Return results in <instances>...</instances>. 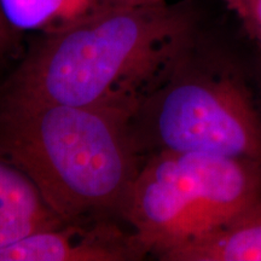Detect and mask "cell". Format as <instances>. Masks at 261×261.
<instances>
[{
  "label": "cell",
  "instance_id": "obj_5",
  "mask_svg": "<svg viewBox=\"0 0 261 261\" xmlns=\"http://www.w3.org/2000/svg\"><path fill=\"white\" fill-rule=\"evenodd\" d=\"M114 217L62 221L0 248V261H132L148 255L133 228Z\"/></svg>",
  "mask_w": 261,
  "mask_h": 261
},
{
  "label": "cell",
  "instance_id": "obj_10",
  "mask_svg": "<svg viewBox=\"0 0 261 261\" xmlns=\"http://www.w3.org/2000/svg\"><path fill=\"white\" fill-rule=\"evenodd\" d=\"M18 33H16L10 27L0 10V61L4 60L6 55L12 50L16 44V35Z\"/></svg>",
  "mask_w": 261,
  "mask_h": 261
},
{
  "label": "cell",
  "instance_id": "obj_9",
  "mask_svg": "<svg viewBox=\"0 0 261 261\" xmlns=\"http://www.w3.org/2000/svg\"><path fill=\"white\" fill-rule=\"evenodd\" d=\"M225 4L261 50V0H225Z\"/></svg>",
  "mask_w": 261,
  "mask_h": 261
},
{
  "label": "cell",
  "instance_id": "obj_4",
  "mask_svg": "<svg viewBox=\"0 0 261 261\" xmlns=\"http://www.w3.org/2000/svg\"><path fill=\"white\" fill-rule=\"evenodd\" d=\"M261 198V162L200 152L148 155L125 214L146 253L159 256L211 232Z\"/></svg>",
  "mask_w": 261,
  "mask_h": 261
},
{
  "label": "cell",
  "instance_id": "obj_7",
  "mask_svg": "<svg viewBox=\"0 0 261 261\" xmlns=\"http://www.w3.org/2000/svg\"><path fill=\"white\" fill-rule=\"evenodd\" d=\"M163 261H261V198L211 232L169 250Z\"/></svg>",
  "mask_w": 261,
  "mask_h": 261
},
{
  "label": "cell",
  "instance_id": "obj_2",
  "mask_svg": "<svg viewBox=\"0 0 261 261\" xmlns=\"http://www.w3.org/2000/svg\"><path fill=\"white\" fill-rule=\"evenodd\" d=\"M0 150L32 179L62 221L125 220L145 160L129 115L57 103L0 99Z\"/></svg>",
  "mask_w": 261,
  "mask_h": 261
},
{
  "label": "cell",
  "instance_id": "obj_11",
  "mask_svg": "<svg viewBox=\"0 0 261 261\" xmlns=\"http://www.w3.org/2000/svg\"><path fill=\"white\" fill-rule=\"evenodd\" d=\"M114 4L125 6H154L165 4L166 0H112Z\"/></svg>",
  "mask_w": 261,
  "mask_h": 261
},
{
  "label": "cell",
  "instance_id": "obj_3",
  "mask_svg": "<svg viewBox=\"0 0 261 261\" xmlns=\"http://www.w3.org/2000/svg\"><path fill=\"white\" fill-rule=\"evenodd\" d=\"M220 54L198 24L168 76L130 117L145 158L200 152L261 162V114Z\"/></svg>",
  "mask_w": 261,
  "mask_h": 261
},
{
  "label": "cell",
  "instance_id": "obj_8",
  "mask_svg": "<svg viewBox=\"0 0 261 261\" xmlns=\"http://www.w3.org/2000/svg\"><path fill=\"white\" fill-rule=\"evenodd\" d=\"M112 0H0L2 14L16 33L52 34L79 23Z\"/></svg>",
  "mask_w": 261,
  "mask_h": 261
},
{
  "label": "cell",
  "instance_id": "obj_6",
  "mask_svg": "<svg viewBox=\"0 0 261 261\" xmlns=\"http://www.w3.org/2000/svg\"><path fill=\"white\" fill-rule=\"evenodd\" d=\"M61 223L32 179L0 150V248Z\"/></svg>",
  "mask_w": 261,
  "mask_h": 261
},
{
  "label": "cell",
  "instance_id": "obj_1",
  "mask_svg": "<svg viewBox=\"0 0 261 261\" xmlns=\"http://www.w3.org/2000/svg\"><path fill=\"white\" fill-rule=\"evenodd\" d=\"M200 24L191 0L113 4L42 34L0 89V99L94 107L133 116L171 73Z\"/></svg>",
  "mask_w": 261,
  "mask_h": 261
}]
</instances>
